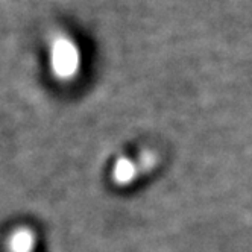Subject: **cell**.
Here are the masks:
<instances>
[{
  "label": "cell",
  "instance_id": "cell-1",
  "mask_svg": "<svg viewBox=\"0 0 252 252\" xmlns=\"http://www.w3.org/2000/svg\"><path fill=\"white\" fill-rule=\"evenodd\" d=\"M52 64H53V71L58 76L68 78L73 75L78 70V64H79V57L75 44L65 38L57 40L52 50Z\"/></svg>",
  "mask_w": 252,
  "mask_h": 252
},
{
  "label": "cell",
  "instance_id": "cell-2",
  "mask_svg": "<svg viewBox=\"0 0 252 252\" xmlns=\"http://www.w3.org/2000/svg\"><path fill=\"white\" fill-rule=\"evenodd\" d=\"M35 236L31 229H19L14 231L9 239V251L11 252H33Z\"/></svg>",
  "mask_w": 252,
  "mask_h": 252
}]
</instances>
